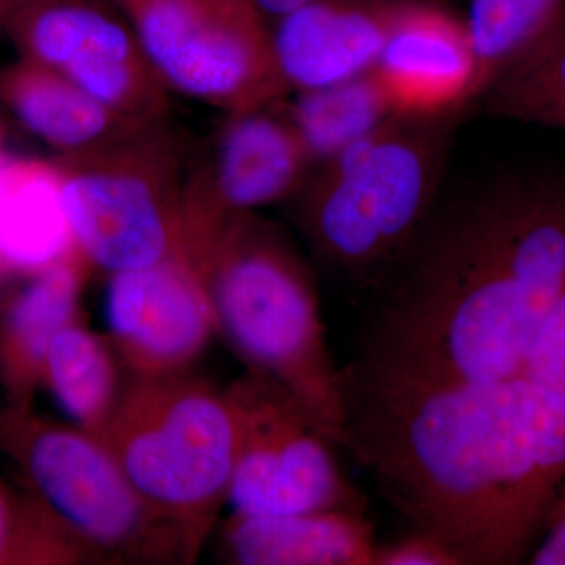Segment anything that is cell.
Wrapping results in <instances>:
<instances>
[{"label":"cell","mask_w":565,"mask_h":565,"mask_svg":"<svg viewBox=\"0 0 565 565\" xmlns=\"http://www.w3.org/2000/svg\"><path fill=\"white\" fill-rule=\"evenodd\" d=\"M359 373L419 384L523 379L565 294V177L505 172L434 204L373 286Z\"/></svg>","instance_id":"1"},{"label":"cell","mask_w":565,"mask_h":565,"mask_svg":"<svg viewBox=\"0 0 565 565\" xmlns=\"http://www.w3.org/2000/svg\"><path fill=\"white\" fill-rule=\"evenodd\" d=\"M343 448L459 565L522 563L565 481V404L526 379L419 384L343 371Z\"/></svg>","instance_id":"2"},{"label":"cell","mask_w":565,"mask_h":565,"mask_svg":"<svg viewBox=\"0 0 565 565\" xmlns=\"http://www.w3.org/2000/svg\"><path fill=\"white\" fill-rule=\"evenodd\" d=\"M192 264L217 333L247 371L280 386L343 448V371L327 343L313 274L288 236L252 212L223 228Z\"/></svg>","instance_id":"3"},{"label":"cell","mask_w":565,"mask_h":565,"mask_svg":"<svg viewBox=\"0 0 565 565\" xmlns=\"http://www.w3.org/2000/svg\"><path fill=\"white\" fill-rule=\"evenodd\" d=\"M451 126L394 117L329 161L302 191L315 252L352 282L374 286L437 203Z\"/></svg>","instance_id":"4"},{"label":"cell","mask_w":565,"mask_h":565,"mask_svg":"<svg viewBox=\"0 0 565 565\" xmlns=\"http://www.w3.org/2000/svg\"><path fill=\"white\" fill-rule=\"evenodd\" d=\"M102 441L140 497L202 553L228 503L236 462L228 388L192 373L131 379Z\"/></svg>","instance_id":"5"},{"label":"cell","mask_w":565,"mask_h":565,"mask_svg":"<svg viewBox=\"0 0 565 565\" xmlns=\"http://www.w3.org/2000/svg\"><path fill=\"white\" fill-rule=\"evenodd\" d=\"M20 455L43 514L82 564H192L180 527L158 514L102 440L79 427L31 423Z\"/></svg>","instance_id":"6"},{"label":"cell","mask_w":565,"mask_h":565,"mask_svg":"<svg viewBox=\"0 0 565 565\" xmlns=\"http://www.w3.org/2000/svg\"><path fill=\"white\" fill-rule=\"evenodd\" d=\"M156 126L128 141L66 158L62 200L77 252L110 275L185 259L182 188Z\"/></svg>","instance_id":"7"},{"label":"cell","mask_w":565,"mask_h":565,"mask_svg":"<svg viewBox=\"0 0 565 565\" xmlns=\"http://www.w3.org/2000/svg\"><path fill=\"white\" fill-rule=\"evenodd\" d=\"M141 51L167 90L228 111L285 95L269 22L248 0H122Z\"/></svg>","instance_id":"8"},{"label":"cell","mask_w":565,"mask_h":565,"mask_svg":"<svg viewBox=\"0 0 565 565\" xmlns=\"http://www.w3.org/2000/svg\"><path fill=\"white\" fill-rule=\"evenodd\" d=\"M228 393L237 419V455L228 490L233 512L366 514V500L334 459L332 441L288 393L250 371L230 385Z\"/></svg>","instance_id":"9"},{"label":"cell","mask_w":565,"mask_h":565,"mask_svg":"<svg viewBox=\"0 0 565 565\" xmlns=\"http://www.w3.org/2000/svg\"><path fill=\"white\" fill-rule=\"evenodd\" d=\"M14 11L33 63L61 74L129 120L158 125L167 88L129 20L102 0H25Z\"/></svg>","instance_id":"10"},{"label":"cell","mask_w":565,"mask_h":565,"mask_svg":"<svg viewBox=\"0 0 565 565\" xmlns=\"http://www.w3.org/2000/svg\"><path fill=\"white\" fill-rule=\"evenodd\" d=\"M313 162L288 115L269 106L232 111L206 161L182 188L189 262L241 215L302 192Z\"/></svg>","instance_id":"11"},{"label":"cell","mask_w":565,"mask_h":565,"mask_svg":"<svg viewBox=\"0 0 565 565\" xmlns=\"http://www.w3.org/2000/svg\"><path fill=\"white\" fill-rule=\"evenodd\" d=\"M109 343L131 379L191 373L217 333L206 286L191 262L110 275Z\"/></svg>","instance_id":"12"},{"label":"cell","mask_w":565,"mask_h":565,"mask_svg":"<svg viewBox=\"0 0 565 565\" xmlns=\"http://www.w3.org/2000/svg\"><path fill=\"white\" fill-rule=\"evenodd\" d=\"M373 73L401 117H452L456 107L478 96L467 25L427 3H392Z\"/></svg>","instance_id":"13"},{"label":"cell","mask_w":565,"mask_h":565,"mask_svg":"<svg viewBox=\"0 0 565 565\" xmlns=\"http://www.w3.org/2000/svg\"><path fill=\"white\" fill-rule=\"evenodd\" d=\"M390 0H311L270 28L286 90L333 87L374 68L388 33Z\"/></svg>","instance_id":"14"},{"label":"cell","mask_w":565,"mask_h":565,"mask_svg":"<svg viewBox=\"0 0 565 565\" xmlns=\"http://www.w3.org/2000/svg\"><path fill=\"white\" fill-rule=\"evenodd\" d=\"M375 548L364 512H233L218 531V555L234 565H374Z\"/></svg>","instance_id":"15"},{"label":"cell","mask_w":565,"mask_h":565,"mask_svg":"<svg viewBox=\"0 0 565 565\" xmlns=\"http://www.w3.org/2000/svg\"><path fill=\"white\" fill-rule=\"evenodd\" d=\"M6 96L21 125L66 158L117 147L156 126L122 117L33 62L7 77Z\"/></svg>","instance_id":"16"},{"label":"cell","mask_w":565,"mask_h":565,"mask_svg":"<svg viewBox=\"0 0 565 565\" xmlns=\"http://www.w3.org/2000/svg\"><path fill=\"white\" fill-rule=\"evenodd\" d=\"M74 252L61 167L0 154V266L40 273Z\"/></svg>","instance_id":"17"},{"label":"cell","mask_w":565,"mask_h":565,"mask_svg":"<svg viewBox=\"0 0 565 565\" xmlns=\"http://www.w3.org/2000/svg\"><path fill=\"white\" fill-rule=\"evenodd\" d=\"M90 264L79 252L36 273L7 315L2 356L11 384L31 388L43 377L44 362L54 338L77 321L82 288Z\"/></svg>","instance_id":"18"},{"label":"cell","mask_w":565,"mask_h":565,"mask_svg":"<svg viewBox=\"0 0 565 565\" xmlns=\"http://www.w3.org/2000/svg\"><path fill=\"white\" fill-rule=\"evenodd\" d=\"M117 353L106 338L74 321L52 341L43 377L74 426L102 440L122 388Z\"/></svg>","instance_id":"19"},{"label":"cell","mask_w":565,"mask_h":565,"mask_svg":"<svg viewBox=\"0 0 565 565\" xmlns=\"http://www.w3.org/2000/svg\"><path fill=\"white\" fill-rule=\"evenodd\" d=\"M286 115L313 161L322 162L394 117L373 70L333 87L297 93Z\"/></svg>","instance_id":"20"},{"label":"cell","mask_w":565,"mask_h":565,"mask_svg":"<svg viewBox=\"0 0 565 565\" xmlns=\"http://www.w3.org/2000/svg\"><path fill=\"white\" fill-rule=\"evenodd\" d=\"M494 114L565 131V14L487 88Z\"/></svg>","instance_id":"21"},{"label":"cell","mask_w":565,"mask_h":565,"mask_svg":"<svg viewBox=\"0 0 565 565\" xmlns=\"http://www.w3.org/2000/svg\"><path fill=\"white\" fill-rule=\"evenodd\" d=\"M564 14V0H471L465 25L475 55L478 95Z\"/></svg>","instance_id":"22"},{"label":"cell","mask_w":565,"mask_h":565,"mask_svg":"<svg viewBox=\"0 0 565 565\" xmlns=\"http://www.w3.org/2000/svg\"><path fill=\"white\" fill-rule=\"evenodd\" d=\"M44 559L46 563L82 564L73 546L46 519L18 522L10 498L0 489V561Z\"/></svg>","instance_id":"23"},{"label":"cell","mask_w":565,"mask_h":565,"mask_svg":"<svg viewBox=\"0 0 565 565\" xmlns=\"http://www.w3.org/2000/svg\"><path fill=\"white\" fill-rule=\"evenodd\" d=\"M374 565H459V561L430 535L412 530L390 544H377Z\"/></svg>","instance_id":"24"},{"label":"cell","mask_w":565,"mask_h":565,"mask_svg":"<svg viewBox=\"0 0 565 565\" xmlns=\"http://www.w3.org/2000/svg\"><path fill=\"white\" fill-rule=\"evenodd\" d=\"M530 564L565 565V497L559 494L550 512L544 537L530 555Z\"/></svg>","instance_id":"25"},{"label":"cell","mask_w":565,"mask_h":565,"mask_svg":"<svg viewBox=\"0 0 565 565\" xmlns=\"http://www.w3.org/2000/svg\"><path fill=\"white\" fill-rule=\"evenodd\" d=\"M267 22H275L311 0H248Z\"/></svg>","instance_id":"26"},{"label":"cell","mask_w":565,"mask_h":565,"mask_svg":"<svg viewBox=\"0 0 565 565\" xmlns=\"http://www.w3.org/2000/svg\"><path fill=\"white\" fill-rule=\"evenodd\" d=\"M24 2L25 0H0V7H11V9L17 10Z\"/></svg>","instance_id":"27"},{"label":"cell","mask_w":565,"mask_h":565,"mask_svg":"<svg viewBox=\"0 0 565 565\" xmlns=\"http://www.w3.org/2000/svg\"><path fill=\"white\" fill-rule=\"evenodd\" d=\"M0 154H2V152H0Z\"/></svg>","instance_id":"28"}]
</instances>
